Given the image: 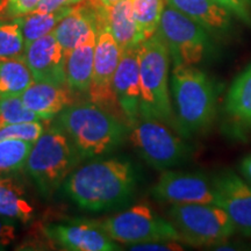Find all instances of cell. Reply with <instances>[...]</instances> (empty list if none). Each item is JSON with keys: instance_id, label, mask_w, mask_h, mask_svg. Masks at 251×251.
Wrapping results in <instances>:
<instances>
[{"instance_id": "6da1fadb", "label": "cell", "mask_w": 251, "mask_h": 251, "mask_svg": "<svg viewBox=\"0 0 251 251\" xmlns=\"http://www.w3.org/2000/svg\"><path fill=\"white\" fill-rule=\"evenodd\" d=\"M137 183L139 177L133 162L112 157L75 169L63 184V190L79 208L100 213L129 205Z\"/></svg>"}, {"instance_id": "7a4b0ae2", "label": "cell", "mask_w": 251, "mask_h": 251, "mask_svg": "<svg viewBox=\"0 0 251 251\" xmlns=\"http://www.w3.org/2000/svg\"><path fill=\"white\" fill-rule=\"evenodd\" d=\"M170 91L178 134L190 139L211 128L221 91L215 79L197 67L174 64Z\"/></svg>"}, {"instance_id": "3957f363", "label": "cell", "mask_w": 251, "mask_h": 251, "mask_svg": "<svg viewBox=\"0 0 251 251\" xmlns=\"http://www.w3.org/2000/svg\"><path fill=\"white\" fill-rule=\"evenodd\" d=\"M83 159L111 153L124 143L127 125L93 101L72 103L56 117Z\"/></svg>"}, {"instance_id": "277c9868", "label": "cell", "mask_w": 251, "mask_h": 251, "mask_svg": "<svg viewBox=\"0 0 251 251\" xmlns=\"http://www.w3.org/2000/svg\"><path fill=\"white\" fill-rule=\"evenodd\" d=\"M141 102L140 118L156 119L176 130L169 86L171 56L158 33L139 46Z\"/></svg>"}, {"instance_id": "5b68a950", "label": "cell", "mask_w": 251, "mask_h": 251, "mask_svg": "<svg viewBox=\"0 0 251 251\" xmlns=\"http://www.w3.org/2000/svg\"><path fill=\"white\" fill-rule=\"evenodd\" d=\"M83 161L70 137L57 125L33 143L25 171L36 185L40 194L49 199Z\"/></svg>"}, {"instance_id": "8992f818", "label": "cell", "mask_w": 251, "mask_h": 251, "mask_svg": "<svg viewBox=\"0 0 251 251\" xmlns=\"http://www.w3.org/2000/svg\"><path fill=\"white\" fill-rule=\"evenodd\" d=\"M169 216L190 246L213 248L236 233L229 215L215 203H172Z\"/></svg>"}, {"instance_id": "52a82bcc", "label": "cell", "mask_w": 251, "mask_h": 251, "mask_svg": "<svg viewBox=\"0 0 251 251\" xmlns=\"http://www.w3.org/2000/svg\"><path fill=\"white\" fill-rule=\"evenodd\" d=\"M128 140L141 158L156 170L184 164L192 155V149L181 135H176L170 126L156 119L139 118L130 126Z\"/></svg>"}, {"instance_id": "ba28073f", "label": "cell", "mask_w": 251, "mask_h": 251, "mask_svg": "<svg viewBox=\"0 0 251 251\" xmlns=\"http://www.w3.org/2000/svg\"><path fill=\"white\" fill-rule=\"evenodd\" d=\"M157 33L168 46L174 64L197 67L215 52L212 34L170 5L165 6Z\"/></svg>"}, {"instance_id": "9c48e42d", "label": "cell", "mask_w": 251, "mask_h": 251, "mask_svg": "<svg viewBox=\"0 0 251 251\" xmlns=\"http://www.w3.org/2000/svg\"><path fill=\"white\" fill-rule=\"evenodd\" d=\"M101 224L115 242L128 247L153 241H181L170 220L157 214L146 202L135 203Z\"/></svg>"}, {"instance_id": "30bf717a", "label": "cell", "mask_w": 251, "mask_h": 251, "mask_svg": "<svg viewBox=\"0 0 251 251\" xmlns=\"http://www.w3.org/2000/svg\"><path fill=\"white\" fill-rule=\"evenodd\" d=\"M51 243L69 251H117L119 243L107 234L101 222L85 219H67L50 222L42 228Z\"/></svg>"}, {"instance_id": "8fae6325", "label": "cell", "mask_w": 251, "mask_h": 251, "mask_svg": "<svg viewBox=\"0 0 251 251\" xmlns=\"http://www.w3.org/2000/svg\"><path fill=\"white\" fill-rule=\"evenodd\" d=\"M153 199L165 203H215L213 180L200 172L164 170L150 188Z\"/></svg>"}, {"instance_id": "7c38bea8", "label": "cell", "mask_w": 251, "mask_h": 251, "mask_svg": "<svg viewBox=\"0 0 251 251\" xmlns=\"http://www.w3.org/2000/svg\"><path fill=\"white\" fill-rule=\"evenodd\" d=\"M121 55L122 49L108 28L100 30L97 35L92 80L87 94L91 101L111 112L119 105L114 92V77Z\"/></svg>"}, {"instance_id": "4fadbf2b", "label": "cell", "mask_w": 251, "mask_h": 251, "mask_svg": "<svg viewBox=\"0 0 251 251\" xmlns=\"http://www.w3.org/2000/svg\"><path fill=\"white\" fill-rule=\"evenodd\" d=\"M216 205L225 209L237 233L251 236V184L231 170L213 178Z\"/></svg>"}, {"instance_id": "5bb4252c", "label": "cell", "mask_w": 251, "mask_h": 251, "mask_svg": "<svg viewBox=\"0 0 251 251\" xmlns=\"http://www.w3.org/2000/svg\"><path fill=\"white\" fill-rule=\"evenodd\" d=\"M24 57L35 81L68 85V54L56 40L54 33L47 34L26 46Z\"/></svg>"}, {"instance_id": "9a60e30c", "label": "cell", "mask_w": 251, "mask_h": 251, "mask_svg": "<svg viewBox=\"0 0 251 251\" xmlns=\"http://www.w3.org/2000/svg\"><path fill=\"white\" fill-rule=\"evenodd\" d=\"M139 46L122 50L120 63L114 77L115 97L126 120L129 122V128L140 118L141 83Z\"/></svg>"}, {"instance_id": "2e32d148", "label": "cell", "mask_w": 251, "mask_h": 251, "mask_svg": "<svg viewBox=\"0 0 251 251\" xmlns=\"http://www.w3.org/2000/svg\"><path fill=\"white\" fill-rule=\"evenodd\" d=\"M224 108L228 133L242 137L251 128V64L228 89Z\"/></svg>"}, {"instance_id": "e0dca14e", "label": "cell", "mask_w": 251, "mask_h": 251, "mask_svg": "<svg viewBox=\"0 0 251 251\" xmlns=\"http://www.w3.org/2000/svg\"><path fill=\"white\" fill-rule=\"evenodd\" d=\"M166 4L187 15L212 35L224 37L233 31L234 14L215 0H166Z\"/></svg>"}, {"instance_id": "ac0fdd59", "label": "cell", "mask_w": 251, "mask_h": 251, "mask_svg": "<svg viewBox=\"0 0 251 251\" xmlns=\"http://www.w3.org/2000/svg\"><path fill=\"white\" fill-rule=\"evenodd\" d=\"M74 96L68 85L34 80L21 94V98L28 109L39 115L41 120L47 121L72 105Z\"/></svg>"}, {"instance_id": "d6986e66", "label": "cell", "mask_w": 251, "mask_h": 251, "mask_svg": "<svg viewBox=\"0 0 251 251\" xmlns=\"http://www.w3.org/2000/svg\"><path fill=\"white\" fill-rule=\"evenodd\" d=\"M106 25L122 50L135 48L144 41L135 21L131 0H122L106 7Z\"/></svg>"}, {"instance_id": "ffe728a7", "label": "cell", "mask_w": 251, "mask_h": 251, "mask_svg": "<svg viewBox=\"0 0 251 251\" xmlns=\"http://www.w3.org/2000/svg\"><path fill=\"white\" fill-rule=\"evenodd\" d=\"M97 35L68 54L67 84L75 94L89 93L92 80Z\"/></svg>"}, {"instance_id": "44dd1931", "label": "cell", "mask_w": 251, "mask_h": 251, "mask_svg": "<svg viewBox=\"0 0 251 251\" xmlns=\"http://www.w3.org/2000/svg\"><path fill=\"white\" fill-rule=\"evenodd\" d=\"M34 212L25 188L13 178L0 177V215L29 224Z\"/></svg>"}, {"instance_id": "7402d4cb", "label": "cell", "mask_w": 251, "mask_h": 251, "mask_svg": "<svg viewBox=\"0 0 251 251\" xmlns=\"http://www.w3.org/2000/svg\"><path fill=\"white\" fill-rule=\"evenodd\" d=\"M33 81L24 55L0 59V97L21 96Z\"/></svg>"}, {"instance_id": "603a6c76", "label": "cell", "mask_w": 251, "mask_h": 251, "mask_svg": "<svg viewBox=\"0 0 251 251\" xmlns=\"http://www.w3.org/2000/svg\"><path fill=\"white\" fill-rule=\"evenodd\" d=\"M72 5H67L56 9L54 12H50V13L30 12V13L23 15L20 18H15L21 25L25 45H30L31 42L39 40L40 37L52 33V30L61 23L62 19L70 13Z\"/></svg>"}, {"instance_id": "cb8c5ba5", "label": "cell", "mask_w": 251, "mask_h": 251, "mask_svg": "<svg viewBox=\"0 0 251 251\" xmlns=\"http://www.w3.org/2000/svg\"><path fill=\"white\" fill-rule=\"evenodd\" d=\"M33 143L18 139L0 140V176L24 170Z\"/></svg>"}, {"instance_id": "d4e9b609", "label": "cell", "mask_w": 251, "mask_h": 251, "mask_svg": "<svg viewBox=\"0 0 251 251\" xmlns=\"http://www.w3.org/2000/svg\"><path fill=\"white\" fill-rule=\"evenodd\" d=\"M135 21L144 40L155 35L165 8L166 0H131Z\"/></svg>"}, {"instance_id": "484cf974", "label": "cell", "mask_w": 251, "mask_h": 251, "mask_svg": "<svg viewBox=\"0 0 251 251\" xmlns=\"http://www.w3.org/2000/svg\"><path fill=\"white\" fill-rule=\"evenodd\" d=\"M33 121H41V119L26 107L21 96L0 97V128Z\"/></svg>"}, {"instance_id": "4316f807", "label": "cell", "mask_w": 251, "mask_h": 251, "mask_svg": "<svg viewBox=\"0 0 251 251\" xmlns=\"http://www.w3.org/2000/svg\"><path fill=\"white\" fill-rule=\"evenodd\" d=\"M25 39L18 19L0 20V59L24 55Z\"/></svg>"}, {"instance_id": "83f0119b", "label": "cell", "mask_w": 251, "mask_h": 251, "mask_svg": "<svg viewBox=\"0 0 251 251\" xmlns=\"http://www.w3.org/2000/svg\"><path fill=\"white\" fill-rule=\"evenodd\" d=\"M46 131L43 121L24 122V124L11 125L0 128V140L18 139L35 143L40 136Z\"/></svg>"}, {"instance_id": "f1b7e54d", "label": "cell", "mask_w": 251, "mask_h": 251, "mask_svg": "<svg viewBox=\"0 0 251 251\" xmlns=\"http://www.w3.org/2000/svg\"><path fill=\"white\" fill-rule=\"evenodd\" d=\"M40 0H0V20H12L33 12Z\"/></svg>"}, {"instance_id": "f546056e", "label": "cell", "mask_w": 251, "mask_h": 251, "mask_svg": "<svg viewBox=\"0 0 251 251\" xmlns=\"http://www.w3.org/2000/svg\"><path fill=\"white\" fill-rule=\"evenodd\" d=\"M18 224L13 219L0 215V250H5L17 240Z\"/></svg>"}, {"instance_id": "4dcf8cb0", "label": "cell", "mask_w": 251, "mask_h": 251, "mask_svg": "<svg viewBox=\"0 0 251 251\" xmlns=\"http://www.w3.org/2000/svg\"><path fill=\"white\" fill-rule=\"evenodd\" d=\"M180 241H153V242H144L129 246V250L136 251H176L184 250V247L179 243Z\"/></svg>"}, {"instance_id": "1f68e13d", "label": "cell", "mask_w": 251, "mask_h": 251, "mask_svg": "<svg viewBox=\"0 0 251 251\" xmlns=\"http://www.w3.org/2000/svg\"><path fill=\"white\" fill-rule=\"evenodd\" d=\"M215 1L229 9L242 23L251 26V9L243 4L242 0H215Z\"/></svg>"}, {"instance_id": "d6a6232c", "label": "cell", "mask_w": 251, "mask_h": 251, "mask_svg": "<svg viewBox=\"0 0 251 251\" xmlns=\"http://www.w3.org/2000/svg\"><path fill=\"white\" fill-rule=\"evenodd\" d=\"M71 0H40V2L33 12L37 13H50L56 9L63 7V6L70 5Z\"/></svg>"}, {"instance_id": "836d02e7", "label": "cell", "mask_w": 251, "mask_h": 251, "mask_svg": "<svg viewBox=\"0 0 251 251\" xmlns=\"http://www.w3.org/2000/svg\"><path fill=\"white\" fill-rule=\"evenodd\" d=\"M240 170H241V174H242V176L244 177V179L249 181L251 184V153L244 157L242 161H241Z\"/></svg>"}, {"instance_id": "e575fe53", "label": "cell", "mask_w": 251, "mask_h": 251, "mask_svg": "<svg viewBox=\"0 0 251 251\" xmlns=\"http://www.w3.org/2000/svg\"><path fill=\"white\" fill-rule=\"evenodd\" d=\"M120 1H122V0H100V2H101L103 6H106V7H109V6L118 4V2Z\"/></svg>"}, {"instance_id": "d590c367", "label": "cell", "mask_w": 251, "mask_h": 251, "mask_svg": "<svg viewBox=\"0 0 251 251\" xmlns=\"http://www.w3.org/2000/svg\"><path fill=\"white\" fill-rule=\"evenodd\" d=\"M243 4L247 6L248 8H251V0H242Z\"/></svg>"}, {"instance_id": "8d00e7d4", "label": "cell", "mask_w": 251, "mask_h": 251, "mask_svg": "<svg viewBox=\"0 0 251 251\" xmlns=\"http://www.w3.org/2000/svg\"><path fill=\"white\" fill-rule=\"evenodd\" d=\"M81 0H71V2H70V5H76V4H78V2H80Z\"/></svg>"}]
</instances>
